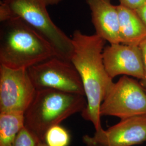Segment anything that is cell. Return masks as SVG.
<instances>
[{
	"label": "cell",
	"instance_id": "obj_16",
	"mask_svg": "<svg viewBox=\"0 0 146 146\" xmlns=\"http://www.w3.org/2000/svg\"><path fill=\"white\" fill-rule=\"evenodd\" d=\"M139 46L141 50L144 69V78L141 80L140 83L143 87H146V38L140 43Z\"/></svg>",
	"mask_w": 146,
	"mask_h": 146
},
{
	"label": "cell",
	"instance_id": "obj_2",
	"mask_svg": "<svg viewBox=\"0 0 146 146\" xmlns=\"http://www.w3.org/2000/svg\"><path fill=\"white\" fill-rule=\"evenodd\" d=\"M56 56L47 40L19 18L1 22L0 65L28 69Z\"/></svg>",
	"mask_w": 146,
	"mask_h": 146
},
{
	"label": "cell",
	"instance_id": "obj_14",
	"mask_svg": "<svg viewBox=\"0 0 146 146\" xmlns=\"http://www.w3.org/2000/svg\"><path fill=\"white\" fill-rule=\"evenodd\" d=\"M40 141L36 136L25 127L20 131L10 146H36Z\"/></svg>",
	"mask_w": 146,
	"mask_h": 146
},
{
	"label": "cell",
	"instance_id": "obj_11",
	"mask_svg": "<svg viewBox=\"0 0 146 146\" xmlns=\"http://www.w3.org/2000/svg\"><path fill=\"white\" fill-rule=\"evenodd\" d=\"M119 17L120 43L137 46L146 38V26L135 11L116 5Z\"/></svg>",
	"mask_w": 146,
	"mask_h": 146
},
{
	"label": "cell",
	"instance_id": "obj_5",
	"mask_svg": "<svg viewBox=\"0 0 146 146\" xmlns=\"http://www.w3.org/2000/svg\"><path fill=\"white\" fill-rule=\"evenodd\" d=\"M27 70L36 90L54 89L84 95L81 77L70 61L55 56Z\"/></svg>",
	"mask_w": 146,
	"mask_h": 146
},
{
	"label": "cell",
	"instance_id": "obj_21",
	"mask_svg": "<svg viewBox=\"0 0 146 146\" xmlns=\"http://www.w3.org/2000/svg\"><path fill=\"white\" fill-rule=\"evenodd\" d=\"M144 87V89H145V90H146V87Z\"/></svg>",
	"mask_w": 146,
	"mask_h": 146
},
{
	"label": "cell",
	"instance_id": "obj_6",
	"mask_svg": "<svg viewBox=\"0 0 146 146\" xmlns=\"http://www.w3.org/2000/svg\"><path fill=\"white\" fill-rule=\"evenodd\" d=\"M146 114V92L140 82L123 75L114 83L100 108L101 116L121 120Z\"/></svg>",
	"mask_w": 146,
	"mask_h": 146
},
{
	"label": "cell",
	"instance_id": "obj_19",
	"mask_svg": "<svg viewBox=\"0 0 146 146\" xmlns=\"http://www.w3.org/2000/svg\"><path fill=\"white\" fill-rule=\"evenodd\" d=\"M83 141L87 146H104L100 145L99 143H95L93 142L89 141V140H86V139H83Z\"/></svg>",
	"mask_w": 146,
	"mask_h": 146
},
{
	"label": "cell",
	"instance_id": "obj_17",
	"mask_svg": "<svg viewBox=\"0 0 146 146\" xmlns=\"http://www.w3.org/2000/svg\"><path fill=\"white\" fill-rule=\"evenodd\" d=\"M135 11L146 26V3Z\"/></svg>",
	"mask_w": 146,
	"mask_h": 146
},
{
	"label": "cell",
	"instance_id": "obj_4",
	"mask_svg": "<svg viewBox=\"0 0 146 146\" xmlns=\"http://www.w3.org/2000/svg\"><path fill=\"white\" fill-rule=\"evenodd\" d=\"M44 0H2L0 21L19 18L25 21L52 46L56 56L70 61L74 52L70 38L52 22Z\"/></svg>",
	"mask_w": 146,
	"mask_h": 146
},
{
	"label": "cell",
	"instance_id": "obj_13",
	"mask_svg": "<svg viewBox=\"0 0 146 146\" xmlns=\"http://www.w3.org/2000/svg\"><path fill=\"white\" fill-rule=\"evenodd\" d=\"M70 140L68 131L62 126L56 125L47 131L44 142L48 146H68Z\"/></svg>",
	"mask_w": 146,
	"mask_h": 146
},
{
	"label": "cell",
	"instance_id": "obj_12",
	"mask_svg": "<svg viewBox=\"0 0 146 146\" xmlns=\"http://www.w3.org/2000/svg\"><path fill=\"white\" fill-rule=\"evenodd\" d=\"M25 127V113L17 111L0 112V146H10Z\"/></svg>",
	"mask_w": 146,
	"mask_h": 146
},
{
	"label": "cell",
	"instance_id": "obj_15",
	"mask_svg": "<svg viewBox=\"0 0 146 146\" xmlns=\"http://www.w3.org/2000/svg\"><path fill=\"white\" fill-rule=\"evenodd\" d=\"M120 5L136 11L146 3V0H119Z\"/></svg>",
	"mask_w": 146,
	"mask_h": 146
},
{
	"label": "cell",
	"instance_id": "obj_8",
	"mask_svg": "<svg viewBox=\"0 0 146 146\" xmlns=\"http://www.w3.org/2000/svg\"><path fill=\"white\" fill-rule=\"evenodd\" d=\"M84 139L104 146H131L146 141V114L121 120L108 129L96 131Z\"/></svg>",
	"mask_w": 146,
	"mask_h": 146
},
{
	"label": "cell",
	"instance_id": "obj_3",
	"mask_svg": "<svg viewBox=\"0 0 146 146\" xmlns=\"http://www.w3.org/2000/svg\"><path fill=\"white\" fill-rule=\"evenodd\" d=\"M87 106L86 96L54 89L37 90L25 113V127L43 141L47 131L70 116L82 113Z\"/></svg>",
	"mask_w": 146,
	"mask_h": 146
},
{
	"label": "cell",
	"instance_id": "obj_9",
	"mask_svg": "<svg viewBox=\"0 0 146 146\" xmlns=\"http://www.w3.org/2000/svg\"><path fill=\"white\" fill-rule=\"evenodd\" d=\"M103 59L106 69L112 78L123 75L143 80L144 69L139 46L122 43L104 48Z\"/></svg>",
	"mask_w": 146,
	"mask_h": 146
},
{
	"label": "cell",
	"instance_id": "obj_1",
	"mask_svg": "<svg viewBox=\"0 0 146 146\" xmlns=\"http://www.w3.org/2000/svg\"><path fill=\"white\" fill-rule=\"evenodd\" d=\"M74 52L70 62L81 77L87 100V106L81 113L84 119L91 122L96 131H101L100 108L113 85L103 59L106 41L96 34L88 35L76 30L72 37Z\"/></svg>",
	"mask_w": 146,
	"mask_h": 146
},
{
	"label": "cell",
	"instance_id": "obj_7",
	"mask_svg": "<svg viewBox=\"0 0 146 146\" xmlns=\"http://www.w3.org/2000/svg\"><path fill=\"white\" fill-rule=\"evenodd\" d=\"M27 69L0 65V112L26 113L36 92Z\"/></svg>",
	"mask_w": 146,
	"mask_h": 146
},
{
	"label": "cell",
	"instance_id": "obj_18",
	"mask_svg": "<svg viewBox=\"0 0 146 146\" xmlns=\"http://www.w3.org/2000/svg\"><path fill=\"white\" fill-rule=\"evenodd\" d=\"M44 1L46 2L47 5H58L63 0H44Z\"/></svg>",
	"mask_w": 146,
	"mask_h": 146
},
{
	"label": "cell",
	"instance_id": "obj_10",
	"mask_svg": "<svg viewBox=\"0 0 146 146\" xmlns=\"http://www.w3.org/2000/svg\"><path fill=\"white\" fill-rule=\"evenodd\" d=\"M96 34L110 44L120 43L119 17L111 0H86Z\"/></svg>",
	"mask_w": 146,
	"mask_h": 146
},
{
	"label": "cell",
	"instance_id": "obj_20",
	"mask_svg": "<svg viewBox=\"0 0 146 146\" xmlns=\"http://www.w3.org/2000/svg\"><path fill=\"white\" fill-rule=\"evenodd\" d=\"M36 146H48L47 144L43 142V141H40L38 142V143H37Z\"/></svg>",
	"mask_w": 146,
	"mask_h": 146
}]
</instances>
